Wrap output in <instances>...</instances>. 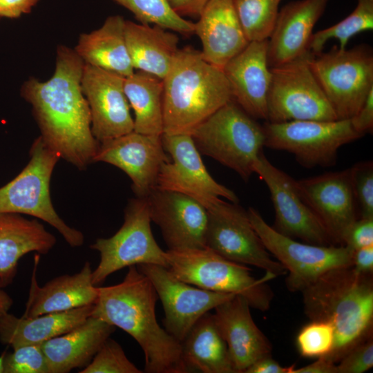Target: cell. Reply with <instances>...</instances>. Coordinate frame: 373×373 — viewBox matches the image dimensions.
Wrapping results in <instances>:
<instances>
[{
	"instance_id": "cell-39",
	"label": "cell",
	"mask_w": 373,
	"mask_h": 373,
	"mask_svg": "<svg viewBox=\"0 0 373 373\" xmlns=\"http://www.w3.org/2000/svg\"><path fill=\"white\" fill-rule=\"evenodd\" d=\"M350 169V180L361 218H373V162L363 160Z\"/></svg>"
},
{
	"instance_id": "cell-36",
	"label": "cell",
	"mask_w": 373,
	"mask_h": 373,
	"mask_svg": "<svg viewBox=\"0 0 373 373\" xmlns=\"http://www.w3.org/2000/svg\"><path fill=\"white\" fill-rule=\"evenodd\" d=\"M334 341L332 325L325 321H311L299 331L296 345L304 357H321L328 355Z\"/></svg>"
},
{
	"instance_id": "cell-16",
	"label": "cell",
	"mask_w": 373,
	"mask_h": 373,
	"mask_svg": "<svg viewBox=\"0 0 373 373\" xmlns=\"http://www.w3.org/2000/svg\"><path fill=\"white\" fill-rule=\"evenodd\" d=\"M254 171L269 191L275 212L273 229L304 242L334 245L324 227L302 199L295 180L273 165L262 151L254 164Z\"/></svg>"
},
{
	"instance_id": "cell-44",
	"label": "cell",
	"mask_w": 373,
	"mask_h": 373,
	"mask_svg": "<svg viewBox=\"0 0 373 373\" xmlns=\"http://www.w3.org/2000/svg\"><path fill=\"white\" fill-rule=\"evenodd\" d=\"M294 365L282 366L271 355L264 356L251 364L244 373H291Z\"/></svg>"
},
{
	"instance_id": "cell-24",
	"label": "cell",
	"mask_w": 373,
	"mask_h": 373,
	"mask_svg": "<svg viewBox=\"0 0 373 373\" xmlns=\"http://www.w3.org/2000/svg\"><path fill=\"white\" fill-rule=\"evenodd\" d=\"M195 23L203 59L220 68L249 43L237 15L233 0H209Z\"/></svg>"
},
{
	"instance_id": "cell-48",
	"label": "cell",
	"mask_w": 373,
	"mask_h": 373,
	"mask_svg": "<svg viewBox=\"0 0 373 373\" xmlns=\"http://www.w3.org/2000/svg\"><path fill=\"white\" fill-rule=\"evenodd\" d=\"M5 287L0 279V317L8 312L13 303L10 296L4 290Z\"/></svg>"
},
{
	"instance_id": "cell-15",
	"label": "cell",
	"mask_w": 373,
	"mask_h": 373,
	"mask_svg": "<svg viewBox=\"0 0 373 373\" xmlns=\"http://www.w3.org/2000/svg\"><path fill=\"white\" fill-rule=\"evenodd\" d=\"M136 267L149 279L162 302L166 331L180 343L204 314L235 296L188 284L161 265L140 264Z\"/></svg>"
},
{
	"instance_id": "cell-33",
	"label": "cell",
	"mask_w": 373,
	"mask_h": 373,
	"mask_svg": "<svg viewBox=\"0 0 373 373\" xmlns=\"http://www.w3.org/2000/svg\"><path fill=\"white\" fill-rule=\"evenodd\" d=\"M354 10L338 23L313 33L309 51L316 55L323 52L331 39L339 41L338 48L345 49L350 39L358 33L373 30V0H356Z\"/></svg>"
},
{
	"instance_id": "cell-32",
	"label": "cell",
	"mask_w": 373,
	"mask_h": 373,
	"mask_svg": "<svg viewBox=\"0 0 373 373\" xmlns=\"http://www.w3.org/2000/svg\"><path fill=\"white\" fill-rule=\"evenodd\" d=\"M124 89L134 111L133 131L161 136L164 133L162 79L137 70L124 78Z\"/></svg>"
},
{
	"instance_id": "cell-35",
	"label": "cell",
	"mask_w": 373,
	"mask_h": 373,
	"mask_svg": "<svg viewBox=\"0 0 373 373\" xmlns=\"http://www.w3.org/2000/svg\"><path fill=\"white\" fill-rule=\"evenodd\" d=\"M131 11L141 23H153L166 30L189 35L195 23L178 15L167 0H113Z\"/></svg>"
},
{
	"instance_id": "cell-11",
	"label": "cell",
	"mask_w": 373,
	"mask_h": 373,
	"mask_svg": "<svg viewBox=\"0 0 373 373\" xmlns=\"http://www.w3.org/2000/svg\"><path fill=\"white\" fill-rule=\"evenodd\" d=\"M247 213L267 250L286 269L289 291H301L326 271L352 266L353 251L348 247L298 242L277 232L254 208L249 207Z\"/></svg>"
},
{
	"instance_id": "cell-47",
	"label": "cell",
	"mask_w": 373,
	"mask_h": 373,
	"mask_svg": "<svg viewBox=\"0 0 373 373\" xmlns=\"http://www.w3.org/2000/svg\"><path fill=\"white\" fill-rule=\"evenodd\" d=\"M291 373H337L336 363L321 356L307 365L299 368L294 367Z\"/></svg>"
},
{
	"instance_id": "cell-12",
	"label": "cell",
	"mask_w": 373,
	"mask_h": 373,
	"mask_svg": "<svg viewBox=\"0 0 373 373\" xmlns=\"http://www.w3.org/2000/svg\"><path fill=\"white\" fill-rule=\"evenodd\" d=\"M265 146L293 154L303 166L335 165L339 149L361 137L350 119L333 121L300 120L263 125Z\"/></svg>"
},
{
	"instance_id": "cell-10",
	"label": "cell",
	"mask_w": 373,
	"mask_h": 373,
	"mask_svg": "<svg viewBox=\"0 0 373 373\" xmlns=\"http://www.w3.org/2000/svg\"><path fill=\"white\" fill-rule=\"evenodd\" d=\"M309 51L281 66L271 68L267 122L338 119L313 74Z\"/></svg>"
},
{
	"instance_id": "cell-3",
	"label": "cell",
	"mask_w": 373,
	"mask_h": 373,
	"mask_svg": "<svg viewBox=\"0 0 373 373\" xmlns=\"http://www.w3.org/2000/svg\"><path fill=\"white\" fill-rule=\"evenodd\" d=\"M310 321L330 323L334 345L326 358L337 363L350 350L373 336V277L352 266L332 269L301 291Z\"/></svg>"
},
{
	"instance_id": "cell-41",
	"label": "cell",
	"mask_w": 373,
	"mask_h": 373,
	"mask_svg": "<svg viewBox=\"0 0 373 373\" xmlns=\"http://www.w3.org/2000/svg\"><path fill=\"white\" fill-rule=\"evenodd\" d=\"M370 245H373V218H360L348 229L343 246L354 251Z\"/></svg>"
},
{
	"instance_id": "cell-2",
	"label": "cell",
	"mask_w": 373,
	"mask_h": 373,
	"mask_svg": "<svg viewBox=\"0 0 373 373\" xmlns=\"http://www.w3.org/2000/svg\"><path fill=\"white\" fill-rule=\"evenodd\" d=\"M157 298L149 279L136 266H130L122 282L98 287L91 316L121 328L137 341L144 352V372H189L181 343L157 321Z\"/></svg>"
},
{
	"instance_id": "cell-21",
	"label": "cell",
	"mask_w": 373,
	"mask_h": 373,
	"mask_svg": "<svg viewBox=\"0 0 373 373\" xmlns=\"http://www.w3.org/2000/svg\"><path fill=\"white\" fill-rule=\"evenodd\" d=\"M267 49L268 39L250 41L222 68L232 99L253 118L266 121L271 81Z\"/></svg>"
},
{
	"instance_id": "cell-49",
	"label": "cell",
	"mask_w": 373,
	"mask_h": 373,
	"mask_svg": "<svg viewBox=\"0 0 373 373\" xmlns=\"http://www.w3.org/2000/svg\"><path fill=\"white\" fill-rule=\"evenodd\" d=\"M4 354L5 353H3V354L0 356V373H3V364Z\"/></svg>"
},
{
	"instance_id": "cell-34",
	"label": "cell",
	"mask_w": 373,
	"mask_h": 373,
	"mask_svg": "<svg viewBox=\"0 0 373 373\" xmlns=\"http://www.w3.org/2000/svg\"><path fill=\"white\" fill-rule=\"evenodd\" d=\"M245 35L250 41L268 39L281 0H233Z\"/></svg>"
},
{
	"instance_id": "cell-17",
	"label": "cell",
	"mask_w": 373,
	"mask_h": 373,
	"mask_svg": "<svg viewBox=\"0 0 373 373\" xmlns=\"http://www.w3.org/2000/svg\"><path fill=\"white\" fill-rule=\"evenodd\" d=\"M295 183L302 199L333 244L343 246L348 229L358 219L350 169L295 180Z\"/></svg>"
},
{
	"instance_id": "cell-14",
	"label": "cell",
	"mask_w": 373,
	"mask_h": 373,
	"mask_svg": "<svg viewBox=\"0 0 373 373\" xmlns=\"http://www.w3.org/2000/svg\"><path fill=\"white\" fill-rule=\"evenodd\" d=\"M162 142L171 160L161 166L156 189L186 195L207 209L220 198L238 202L232 190L218 183L209 174L190 134L163 133Z\"/></svg>"
},
{
	"instance_id": "cell-1",
	"label": "cell",
	"mask_w": 373,
	"mask_h": 373,
	"mask_svg": "<svg viewBox=\"0 0 373 373\" xmlns=\"http://www.w3.org/2000/svg\"><path fill=\"white\" fill-rule=\"evenodd\" d=\"M84 66L74 49L59 46L52 76L45 82L30 77L21 89L32 105L44 142L80 170L93 163L99 144L92 133L90 109L82 90Z\"/></svg>"
},
{
	"instance_id": "cell-31",
	"label": "cell",
	"mask_w": 373,
	"mask_h": 373,
	"mask_svg": "<svg viewBox=\"0 0 373 373\" xmlns=\"http://www.w3.org/2000/svg\"><path fill=\"white\" fill-rule=\"evenodd\" d=\"M181 346L182 358L189 372L237 373L212 314H204L195 323Z\"/></svg>"
},
{
	"instance_id": "cell-43",
	"label": "cell",
	"mask_w": 373,
	"mask_h": 373,
	"mask_svg": "<svg viewBox=\"0 0 373 373\" xmlns=\"http://www.w3.org/2000/svg\"><path fill=\"white\" fill-rule=\"evenodd\" d=\"M39 0H0V17L17 18L31 12Z\"/></svg>"
},
{
	"instance_id": "cell-25",
	"label": "cell",
	"mask_w": 373,
	"mask_h": 373,
	"mask_svg": "<svg viewBox=\"0 0 373 373\" xmlns=\"http://www.w3.org/2000/svg\"><path fill=\"white\" fill-rule=\"evenodd\" d=\"M39 256L34 257L28 298L22 316L34 317L48 313L64 312L94 304L98 287L92 281L93 270L86 262L78 272L56 277L40 287L37 280Z\"/></svg>"
},
{
	"instance_id": "cell-37",
	"label": "cell",
	"mask_w": 373,
	"mask_h": 373,
	"mask_svg": "<svg viewBox=\"0 0 373 373\" xmlns=\"http://www.w3.org/2000/svg\"><path fill=\"white\" fill-rule=\"evenodd\" d=\"M80 373H142L126 356L121 345L107 338Z\"/></svg>"
},
{
	"instance_id": "cell-18",
	"label": "cell",
	"mask_w": 373,
	"mask_h": 373,
	"mask_svg": "<svg viewBox=\"0 0 373 373\" xmlns=\"http://www.w3.org/2000/svg\"><path fill=\"white\" fill-rule=\"evenodd\" d=\"M124 78L84 64L82 90L90 109L91 131L99 142L133 131V119L124 89Z\"/></svg>"
},
{
	"instance_id": "cell-40",
	"label": "cell",
	"mask_w": 373,
	"mask_h": 373,
	"mask_svg": "<svg viewBox=\"0 0 373 373\" xmlns=\"http://www.w3.org/2000/svg\"><path fill=\"white\" fill-rule=\"evenodd\" d=\"M373 366V336L350 350L337 363V373H363Z\"/></svg>"
},
{
	"instance_id": "cell-22",
	"label": "cell",
	"mask_w": 373,
	"mask_h": 373,
	"mask_svg": "<svg viewBox=\"0 0 373 373\" xmlns=\"http://www.w3.org/2000/svg\"><path fill=\"white\" fill-rule=\"evenodd\" d=\"M250 307L245 298L235 295L212 314L237 373H244L258 359L271 355V343L255 323Z\"/></svg>"
},
{
	"instance_id": "cell-5",
	"label": "cell",
	"mask_w": 373,
	"mask_h": 373,
	"mask_svg": "<svg viewBox=\"0 0 373 373\" xmlns=\"http://www.w3.org/2000/svg\"><path fill=\"white\" fill-rule=\"evenodd\" d=\"M200 152L236 172L245 182L265 146L263 126L233 99L221 106L190 133Z\"/></svg>"
},
{
	"instance_id": "cell-42",
	"label": "cell",
	"mask_w": 373,
	"mask_h": 373,
	"mask_svg": "<svg viewBox=\"0 0 373 373\" xmlns=\"http://www.w3.org/2000/svg\"><path fill=\"white\" fill-rule=\"evenodd\" d=\"M353 129L361 136L370 133L373 129V90L359 111L350 119Z\"/></svg>"
},
{
	"instance_id": "cell-23",
	"label": "cell",
	"mask_w": 373,
	"mask_h": 373,
	"mask_svg": "<svg viewBox=\"0 0 373 373\" xmlns=\"http://www.w3.org/2000/svg\"><path fill=\"white\" fill-rule=\"evenodd\" d=\"M329 0H297L278 11L268 39L270 68L289 62L309 51L313 29L326 10Z\"/></svg>"
},
{
	"instance_id": "cell-29",
	"label": "cell",
	"mask_w": 373,
	"mask_h": 373,
	"mask_svg": "<svg viewBox=\"0 0 373 373\" xmlns=\"http://www.w3.org/2000/svg\"><path fill=\"white\" fill-rule=\"evenodd\" d=\"M125 21L120 15L108 17L98 29L79 35L74 48L84 64L124 77L134 73L128 52Z\"/></svg>"
},
{
	"instance_id": "cell-26",
	"label": "cell",
	"mask_w": 373,
	"mask_h": 373,
	"mask_svg": "<svg viewBox=\"0 0 373 373\" xmlns=\"http://www.w3.org/2000/svg\"><path fill=\"white\" fill-rule=\"evenodd\" d=\"M115 327L90 316L83 323L41 345L49 373L86 367Z\"/></svg>"
},
{
	"instance_id": "cell-46",
	"label": "cell",
	"mask_w": 373,
	"mask_h": 373,
	"mask_svg": "<svg viewBox=\"0 0 373 373\" xmlns=\"http://www.w3.org/2000/svg\"><path fill=\"white\" fill-rule=\"evenodd\" d=\"M171 8L182 17H198L209 0H167Z\"/></svg>"
},
{
	"instance_id": "cell-38",
	"label": "cell",
	"mask_w": 373,
	"mask_h": 373,
	"mask_svg": "<svg viewBox=\"0 0 373 373\" xmlns=\"http://www.w3.org/2000/svg\"><path fill=\"white\" fill-rule=\"evenodd\" d=\"M41 345H23L5 353L3 373H49Z\"/></svg>"
},
{
	"instance_id": "cell-19",
	"label": "cell",
	"mask_w": 373,
	"mask_h": 373,
	"mask_svg": "<svg viewBox=\"0 0 373 373\" xmlns=\"http://www.w3.org/2000/svg\"><path fill=\"white\" fill-rule=\"evenodd\" d=\"M99 143L93 162L108 163L123 171L131 180L137 197L146 198L156 188L160 168L169 161L162 135L133 131Z\"/></svg>"
},
{
	"instance_id": "cell-6",
	"label": "cell",
	"mask_w": 373,
	"mask_h": 373,
	"mask_svg": "<svg viewBox=\"0 0 373 373\" xmlns=\"http://www.w3.org/2000/svg\"><path fill=\"white\" fill-rule=\"evenodd\" d=\"M171 272L179 280L201 289L239 295L251 307L265 312L274 292L267 283L269 273L257 279L245 265L229 260L208 248L166 251Z\"/></svg>"
},
{
	"instance_id": "cell-28",
	"label": "cell",
	"mask_w": 373,
	"mask_h": 373,
	"mask_svg": "<svg viewBox=\"0 0 373 373\" xmlns=\"http://www.w3.org/2000/svg\"><path fill=\"white\" fill-rule=\"evenodd\" d=\"M93 308V304L34 317H17L8 312L0 317V341L13 349L43 344L83 323Z\"/></svg>"
},
{
	"instance_id": "cell-7",
	"label": "cell",
	"mask_w": 373,
	"mask_h": 373,
	"mask_svg": "<svg viewBox=\"0 0 373 373\" xmlns=\"http://www.w3.org/2000/svg\"><path fill=\"white\" fill-rule=\"evenodd\" d=\"M59 155L38 137L30 150V160L11 181L0 188V213L26 214L55 228L73 247L84 243L82 233L68 226L57 214L50 195V182Z\"/></svg>"
},
{
	"instance_id": "cell-20",
	"label": "cell",
	"mask_w": 373,
	"mask_h": 373,
	"mask_svg": "<svg viewBox=\"0 0 373 373\" xmlns=\"http://www.w3.org/2000/svg\"><path fill=\"white\" fill-rule=\"evenodd\" d=\"M151 221L160 229L169 250L206 248L207 209L181 193L153 189L146 197Z\"/></svg>"
},
{
	"instance_id": "cell-8",
	"label": "cell",
	"mask_w": 373,
	"mask_h": 373,
	"mask_svg": "<svg viewBox=\"0 0 373 373\" xmlns=\"http://www.w3.org/2000/svg\"><path fill=\"white\" fill-rule=\"evenodd\" d=\"M309 66L338 119L356 115L373 90V52L367 44L334 46L312 55Z\"/></svg>"
},
{
	"instance_id": "cell-4",
	"label": "cell",
	"mask_w": 373,
	"mask_h": 373,
	"mask_svg": "<svg viewBox=\"0 0 373 373\" xmlns=\"http://www.w3.org/2000/svg\"><path fill=\"white\" fill-rule=\"evenodd\" d=\"M162 81L163 133L190 134L232 99L223 70L190 47L178 50Z\"/></svg>"
},
{
	"instance_id": "cell-27",
	"label": "cell",
	"mask_w": 373,
	"mask_h": 373,
	"mask_svg": "<svg viewBox=\"0 0 373 373\" xmlns=\"http://www.w3.org/2000/svg\"><path fill=\"white\" fill-rule=\"evenodd\" d=\"M56 238L37 220L19 213H0V279L5 286L12 282L19 259L35 251L46 254Z\"/></svg>"
},
{
	"instance_id": "cell-45",
	"label": "cell",
	"mask_w": 373,
	"mask_h": 373,
	"mask_svg": "<svg viewBox=\"0 0 373 373\" xmlns=\"http://www.w3.org/2000/svg\"><path fill=\"white\" fill-rule=\"evenodd\" d=\"M352 267L362 274H373V245L359 248L353 251Z\"/></svg>"
},
{
	"instance_id": "cell-30",
	"label": "cell",
	"mask_w": 373,
	"mask_h": 373,
	"mask_svg": "<svg viewBox=\"0 0 373 373\" xmlns=\"http://www.w3.org/2000/svg\"><path fill=\"white\" fill-rule=\"evenodd\" d=\"M166 30L125 21L126 44L134 69L164 78L179 50L178 37Z\"/></svg>"
},
{
	"instance_id": "cell-13",
	"label": "cell",
	"mask_w": 373,
	"mask_h": 373,
	"mask_svg": "<svg viewBox=\"0 0 373 373\" xmlns=\"http://www.w3.org/2000/svg\"><path fill=\"white\" fill-rule=\"evenodd\" d=\"M207 210L206 248L229 260L260 268L275 278L287 275L286 269L271 258L247 211L222 199Z\"/></svg>"
},
{
	"instance_id": "cell-9",
	"label": "cell",
	"mask_w": 373,
	"mask_h": 373,
	"mask_svg": "<svg viewBox=\"0 0 373 373\" xmlns=\"http://www.w3.org/2000/svg\"><path fill=\"white\" fill-rule=\"evenodd\" d=\"M151 222L146 198L130 200L120 229L110 238H97L90 247L100 255L92 274L93 285L102 283L111 274L126 267L153 264L169 267L166 251L155 241Z\"/></svg>"
}]
</instances>
